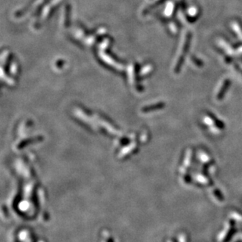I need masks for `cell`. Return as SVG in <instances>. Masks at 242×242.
Wrapping results in <instances>:
<instances>
[{
	"mask_svg": "<svg viewBox=\"0 0 242 242\" xmlns=\"http://www.w3.org/2000/svg\"><path fill=\"white\" fill-rule=\"evenodd\" d=\"M190 38H191V36H190V35L189 34L187 35V37H186V42H185L184 46H183V53H182V55H180V57L179 58L177 64H176V71H179V70L180 69V67H181L182 65H183V60H184L185 54L186 53V52H188V48H189V46H190Z\"/></svg>",
	"mask_w": 242,
	"mask_h": 242,
	"instance_id": "1",
	"label": "cell"
}]
</instances>
